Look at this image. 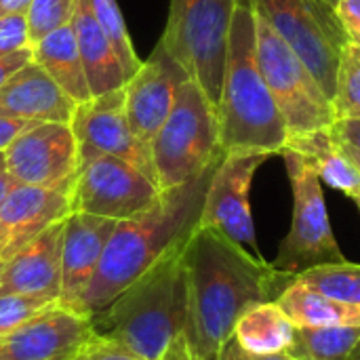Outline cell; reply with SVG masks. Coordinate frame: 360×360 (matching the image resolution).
Here are the masks:
<instances>
[{
    "instance_id": "1",
    "label": "cell",
    "mask_w": 360,
    "mask_h": 360,
    "mask_svg": "<svg viewBox=\"0 0 360 360\" xmlns=\"http://www.w3.org/2000/svg\"><path fill=\"white\" fill-rule=\"evenodd\" d=\"M186 327L194 360H217L238 319L253 306L276 302L297 278L276 270L226 234L198 226L184 247Z\"/></svg>"
},
{
    "instance_id": "2",
    "label": "cell",
    "mask_w": 360,
    "mask_h": 360,
    "mask_svg": "<svg viewBox=\"0 0 360 360\" xmlns=\"http://www.w3.org/2000/svg\"><path fill=\"white\" fill-rule=\"evenodd\" d=\"M217 162L196 179L165 190L160 200L143 215L116 224L97 272L74 312L86 319L95 316L120 291L190 238L200 224L207 188Z\"/></svg>"
},
{
    "instance_id": "3",
    "label": "cell",
    "mask_w": 360,
    "mask_h": 360,
    "mask_svg": "<svg viewBox=\"0 0 360 360\" xmlns=\"http://www.w3.org/2000/svg\"><path fill=\"white\" fill-rule=\"evenodd\" d=\"M224 152L255 150L276 156L289 139L283 114L255 55V17L249 0H236L217 103Z\"/></svg>"
},
{
    "instance_id": "4",
    "label": "cell",
    "mask_w": 360,
    "mask_h": 360,
    "mask_svg": "<svg viewBox=\"0 0 360 360\" xmlns=\"http://www.w3.org/2000/svg\"><path fill=\"white\" fill-rule=\"evenodd\" d=\"M184 245L91 316L93 331L141 360H158L186 327Z\"/></svg>"
},
{
    "instance_id": "5",
    "label": "cell",
    "mask_w": 360,
    "mask_h": 360,
    "mask_svg": "<svg viewBox=\"0 0 360 360\" xmlns=\"http://www.w3.org/2000/svg\"><path fill=\"white\" fill-rule=\"evenodd\" d=\"M150 154L162 192L196 179L224 156L217 110L194 80L179 89L171 114L150 141Z\"/></svg>"
},
{
    "instance_id": "6",
    "label": "cell",
    "mask_w": 360,
    "mask_h": 360,
    "mask_svg": "<svg viewBox=\"0 0 360 360\" xmlns=\"http://www.w3.org/2000/svg\"><path fill=\"white\" fill-rule=\"evenodd\" d=\"M236 0H171L158 42L186 68L209 101L219 103Z\"/></svg>"
},
{
    "instance_id": "7",
    "label": "cell",
    "mask_w": 360,
    "mask_h": 360,
    "mask_svg": "<svg viewBox=\"0 0 360 360\" xmlns=\"http://www.w3.org/2000/svg\"><path fill=\"white\" fill-rule=\"evenodd\" d=\"M253 17L257 63L283 114L289 137L333 127L338 120L333 101L316 76L255 8Z\"/></svg>"
},
{
    "instance_id": "8",
    "label": "cell",
    "mask_w": 360,
    "mask_h": 360,
    "mask_svg": "<svg viewBox=\"0 0 360 360\" xmlns=\"http://www.w3.org/2000/svg\"><path fill=\"white\" fill-rule=\"evenodd\" d=\"M281 156L285 160L293 192V213L291 228L281 243L276 259L270 264L281 272L297 276L316 266L346 262L329 221L323 181L316 171L300 152L291 148H285Z\"/></svg>"
},
{
    "instance_id": "9",
    "label": "cell",
    "mask_w": 360,
    "mask_h": 360,
    "mask_svg": "<svg viewBox=\"0 0 360 360\" xmlns=\"http://www.w3.org/2000/svg\"><path fill=\"white\" fill-rule=\"evenodd\" d=\"M251 6L304 59L333 99L338 65L348 38L327 0H249Z\"/></svg>"
},
{
    "instance_id": "10",
    "label": "cell",
    "mask_w": 360,
    "mask_h": 360,
    "mask_svg": "<svg viewBox=\"0 0 360 360\" xmlns=\"http://www.w3.org/2000/svg\"><path fill=\"white\" fill-rule=\"evenodd\" d=\"M162 196L156 179L116 156H97L78 167L72 211L127 221L150 211Z\"/></svg>"
},
{
    "instance_id": "11",
    "label": "cell",
    "mask_w": 360,
    "mask_h": 360,
    "mask_svg": "<svg viewBox=\"0 0 360 360\" xmlns=\"http://www.w3.org/2000/svg\"><path fill=\"white\" fill-rule=\"evenodd\" d=\"M270 158L266 152L255 150H230L224 152L217 162L200 215L205 228H213L234 243L251 249L253 255L262 257L255 240V226L251 215V186L257 169Z\"/></svg>"
},
{
    "instance_id": "12",
    "label": "cell",
    "mask_w": 360,
    "mask_h": 360,
    "mask_svg": "<svg viewBox=\"0 0 360 360\" xmlns=\"http://www.w3.org/2000/svg\"><path fill=\"white\" fill-rule=\"evenodd\" d=\"M78 146L65 122H34L4 150V171L15 184L36 188H74Z\"/></svg>"
},
{
    "instance_id": "13",
    "label": "cell",
    "mask_w": 360,
    "mask_h": 360,
    "mask_svg": "<svg viewBox=\"0 0 360 360\" xmlns=\"http://www.w3.org/2000/svg\"><path fill=\"white\" fill-rule=\"evenodd\" d=\"M72 133L80 165L97 156H116L156 179L150 146L141 143L124 112V86L78 103L72 116Z\"/></svg>"
},
{
    "instance_id": "14",
    "label": "cell",
    "mask_w": 360,
    "mask_h": 360,
    "mask_svg": "<svg viewBox=\"0 0 360 360\" xmlns=\"http://www.w3.org/2000/svg\"><path fill=\"white\" fill-rule=\"evenodd\" d=\"M192 80L186 68L156 44L152 55L141 61L139 70L124 82V112L135 137L150 146L167 116L171 114L179 89Z\"/></svg>"
},
{
    "instance_id": "15",
    "label": "cell",
    "mask_w": 360,
    "mask_h": 360,
    "mask_svg": "<svg viewBox=\"0 0 360 360\" xmlns=\"http://www.w3.org/2000/svg\"><path fill=\"white\" fill-rule=\"evenodd\" d=\"M93 333L91 319L57 302L0 338V360H72Z\"/></svg>"
},
{
    "instance_id": "16",
    "label": "cell",
    "mask_w": 360,
    "mask_h": 360,
    "mask_svg": "<svg viewBox=\"0 0 360 360\" xmlns=\"http://www.w3.org/2000/svg\"><path fill=\"white\" fill-rule=\"evenodd\" d=\"M72 213L70 188H36L15 184L0 205V262Z\"/></svg>"
},
{
    "instance_id": "17",
    "label": "cell",
    "mask_w": 360,
    "mask_h": 360,
    "mask_svg": "<svg viewBox=\"0 0 360 360\" xmlns=\"http://www.w3.org/2000/svg\"><path fill=\"white\" fill-rule=\"evenodd\" d=\"M118 221L72 211L63 221L59 306L76 310Z\"/></svg>"
},
{
    "instance_id": "18",
    "label": "cell",
    "mask_w": 360,
    "mask_h": 360,
    "mask_svg": "<svg viewBox=\"0 0 360 360\" xmlns=\"http://www.w3.org/2000/svg\"><path fill=\"white\" fill-rule=\"evenodd\" d=\"M65 221V219H63ZM63 221L21 247L0 266V295H34L59 302Z\"/></svg>"
},
{
    "instance_id": "19",
    "label": "cell",
    "mask_w": 360,
    "mask_h": 360,
    "mask_svg": "<svg viewBox=\"0 0 360 360\" xmlns=\"http://www.w3.org/2000/svg\"><path fill=\"white\" fill-rule=\"evenodd\" d=\"M76 101L34 61L15 72L0 86V118L25 122H72Z\"/></svg>"
},
{
    "instance_id": "20",
    "label": "cell",
    "mask_w": 360,
    "mask_h": 360,
    "mask_svg": "<svg viewBox=\"0 0 360 360\" xmlns=\"http://www.w3.org/2000/svg\"><path fill=\"white\" fill-rule=\"evenodd\" d=\"M72 27H74V36H76V44H78V53L82 59L91 95L97 97V95L122 89L127 82L124 68L112 42L108 40V36L103 34V30L91 15L84 0H76L74 4Z\"/></svg>"
},
{
    "instance_id": "21",
    "label": "cell",
    "mask_w": 360,
    "mask_h": 360,
    "mask_svg": "<svg viewBox=\"0 0 360 360\" xmlns=\"http://www.w3.org/2000/svg\"><path fill=\"white\" fill-rule=\"evenodd\" d=\"M285 148L300 152L316 171L319 179L329 188L346 194L348 198L360 194V171L344 150L342 141L331 131V127L289 137Z\"/></svg>"
},
{
    "instance_id": "22",
    "label": "cell",
    "mask_w": 360,
    "mask_h": 360,
    "mask_svg": "<svg viewBox=\"0 0 360 360\" xmlns=\"http://www.w3.org/2000/svg\"><path fill=\"white\" fill-rule=\"evenodd\" d=\"M32 61L38 63L72 101L84 103L93 97L84 76L72 21L34 42Z\"/></svg>"
},
{
    "instance_id": "23",
    "label": "cell",
    "mask_w": 360,
    "mask_h": 360,
    "mask_svg": "<svg viewBox=\"0 0 360 360\" xmlns=\"http://www.w3.org/2000/svg\"><path fill=\"white\" fill-rule=\"evenodd\" d=\"M295 329L293 321L276 302H264L238 319L232 340L249 354H278L291 350Z\"/></svg>"
},
{
    "instance_id": "24",
    "label": "cell",
    "mask_w": 360,
    "mask_h": 360,
    "mask_svg": "<svg viewBox=\"0 0 360 360\" xmlns=\"http://www.w3.org/2000/svg\"><path fill=\"white\" fill-rule=\"evenodd\" d=\"M295 327H360V306L327 297L302 281H293L276 300Z\"/></svg>"
},
{
    "instance_id": "25",
    "label": "cell",
    "mask_w": 360,
    "mask_h": 360,
    "mask_svg": "<svg viewBox=\"0 0 360 360\" xmlns=\"http://www.w3.org/2000/svg\"><path fill=\"white\" fill-rule=\"evenodd\" d=\"M360 327H297L289 354L295 360H354Z\"/></svg>"
},
{
    "instance_id": "26",
    "label": "cell",
    "mask_w": 360,
    "mask_h": 360,
    "mask_svg": "<svg viewBox=\"0 0 360 360\" xmlns=\"http://www.w3.org/2000/svg\"><path fill=\"white\" fill-rule=\"evenodd\" d=\"M297 281L338 302L360 306V266L352 262L325 264L297 274Z\"/></svg>"
},
{
    "instance_id": "27",
    "label": "cell",
    "mask_w": 360,
    "mask_h": 360,
    "mask_svg": "<svg viewBox=\"0 0 360 360\" xmlns=\"http://www.w3.org/2000/svg\"><path fill=\"white\" fill-rule=\"evenodd\" d=\"M84 2H86L91 15L95 17V21L99 23V27L103 30V34L108 36V40L112 42V46L124 68L127 80H129L139 70L141 59L137 57V53L133 49V42H131L129 30L124 25L122 13L118 8V2L116 0H84Z\"/></svg>"
},
{
    "instance_id": "28",
    "label": "cell",
    "mask_w": 360,
    "mask_h": 360,
    "mask_svg": "<svg viewBox=\"0 0 360 360\" xmlns=\"http://www.w3.org/2000/svg\"><path fill=\"white\" fill-rule=\"evenodd\" d=\"M333 110L338 120L352 118L360 120V46L348 42L342 51L335 91H333Z\"/></svg>"
},
{
    "instance_id": "29",
    "label": "cell",
    "mask_w": 360,
    "mask_h": 360,
    "mask_svg": "<svg viewBox=\"0 0 360 360\" xmlns=\"http://www.w3.org/2000/svg\"><path fill=\"white\" fill-rule=\"evenodd\" d=\"M76 0H32L27 6L30 42H38L53 30L72 21Z\"/></svg>"
},
{
    "instance_id": "30",
    "label": "cell",
    "mask_w": 360,
    "mask_h": 360,
    "mask_svg": "<svg viewBox=\"0 0 360 360\" xmlns=\"http://www.w3.org/2000/svg\"><path fill=\"white\" fill-rule=\"evenodd\" d=\"M57 304V300L49 297H34V295H17L6 293L0 295V338L17 329L21 323L38 314L40 310Z\"/></svg>"
},
{
    "instance_id": "31",
    "label": "cell",
    "mask_w": 360,
    "mask_h": 360,
    "mask_svg": "<svg viewBox=\"0 0 360 360\" xmlns=\"http://www.w3.org/2000/svg\"><path fill=\"white\" fill-rule=\"evenodd\" d=\"M30 46L32 42H30V27H27V11L0 17V57Z\"/></svg>"
},
{
    "instance_id": "32",
    "label": "cell",
    "mask_w": 360,
    "mask_h": 360,
    "mask_svg": "<svg viewBox=\"0 0 360 360\" xmlns=\"http://www.w3.org/2000/svg\"><path fill=\"white\" fill-rule=\"evenodd\" d=\"M72 360H141L137 359L133 352H129L124 346L101 338L97 333H93V338L76 352V356Z\"/></svg>"
},
{
    "instance_id": "33",
    "label": "cell",
    "mask_w": 360,
    "mask_h": 360,
    "mask_svg": "<svg viewBox=\"0 0 360 360\" xmlns=\"http://www.w3.org/2000/svg\"><path fill=\"white\" fill-rule=\"evenodd\" d=\"M335 15L348 42L360 46V0H340L335 4Z\"/></svg>"
},
{
    "instance_id": "34",
    "label": "cell",
    "mask_w": 360,
    "mask_h": 360,
    "mask_svg": "<svg viewBox=\"0 0 360 360\" xmlns=\"http://www.w3.org/2000/svg\"><path fill=\"white\" fill-rule=\"evenodd\" d=\"M30 61H32V46H30V49L15 51V53H8V55H2V57H0V86H2L15 72H19L23 65H27Z\"/></svg>"
},
{
    "instance_id": "35",
    "label": "cell",
    "mask_w": 360,
    "mask_h": 360,
    "mask_svg": "<svg viewBox=\"0 0 360 360\" xmlns=\"http://www.w3.org/2000/svg\"><path fill=\"white\" fill-rule=\"evenodd\" d=\"M331 131L335 133V137L342 143H346V146H350V148L360 152V120H352V118L335 120Z\"/></svg>"
},
{
    "instance_id": "36",
    "label": "cell",
    "mask_w": 360,
    "mask_h": 360,
    "mask_svg": "<svg viewBox=\"0 0 360 360\" xmlns=\"http://www.w3.org/2000/svg\"><path fill=\"white\" fill-rule=\"evenodd\" d=\"M30 124L34 122H25V120H15V118H0V152H4L13 139L23 133Z\"/></svg>"
},
{
    "instance_id": "37",
    "label": "cell",
    "mask_w": 360,
    "mask_h": 360,
    "mask_svg": "<svg viewBox=\"0 0 360 360\" xmlns=\"http://www.w3.org/2000/svg\"><path fill=\"white\" fill-rule=\"evenodd\" d=\"M158 360H194L192 359V352H190V346H188V342H186V338H184V333L177 335V338L169 344V348L162 352V356Z\"/></svg>"
},
{
    "instance_id": "38",
    "label": "cell",
    "mask_w": 360,
    "mask_h": 360,
    "mask_svg": "<svg viewBox=\"0 0 360 360\" xmlns=\"http://www.w3.org/2000/svg\"><path fill=\"white\" fill-rule=\"evenodd\" d=\"M228 348H230V354L232 360H295L289 352H278V354H264V356H257V354H249L245 350L238 348V344L234 340L228 342Z\"/></svg>"
},
{
    "instance_id": "39",
    "label": "cell",
    "mask_w": 360,
    "mask_h": 360,
    "mask_svg": "<svg viewBox=\"0 0 360 360\" xmlns=\"http://www.w3.org/2000/svg\"><path fill=\"white\" fill-rule=\"evenodd\" d=\"M30 4H32V0H0V17L19 13V11H27Z\"/></svg>"
},
{
    "instance_id": "40",
    "label": "cell",
    "mask_w": 360,
    "mask_h": 360,
    "mask_svg": "<svg viewBox=\"0 0 360 360\" xmlns=\"http://www.w3.org/2000/svg\"><path fill=\"white\" fill-rule=\"evenodd\" d=\"M15 186V181L11 179V175L4 171L2 175H0V205H2V200L6 198V194L11 192V188Z\"/></svg>"
},
{
    "instance_id": "41",
    "label": "cell",
    "mask_w": 360,
    "mask_h": 360,
    "mask_svg": "<svg viewBox=\"0 0 360 360\" xmlns=\"http://www.w3.org/2000/svg\"><path fill=\"white\" fill-rule=\"evenodd\" d=\"M342 146H344V150L348 152V156L352 158V162L356 165V169L360 171V152L359 150H354V148H350V146H346V143H342Z\"/></svg>"
},
{
    "instance_id": "42",
    "label": "cell",
    "mask_w": 360,
    "mask_h": 360,
    "mask_svg": "<svg viewBox=\"0 0 360 360\" xmlns=\"http://www.w3.org/2000/svg\"><path fill=\"white\" fill-rule=\"evenodd\" d=\"M217 360H232V354H230V348H228V344H226L224 352L219 354V359H217Z\"/></svg>"
},
{
    "instance_id": "43",
    "label": "cell",
    "mask_w": 360,
    "mask_h": 360,
    "mask_svg": "<svg viewBox=\"0 0 360 360\" xmlns=\"http://www.w3.org/2000/svg\"><path fill=\"white\" fill-rule=\"evenodd\" d=\"M4 173V152H0V175Z\"/></svg>"
},
{
    "instance_id": "44",
    "label": "cell",
    "mask_w": 360,
    "mask_h": 360,
    "mask_svg": "<svg viewBox=\"0 0 360 360\" xmlns=\"http://www.w3.org/2000/svg\"><path fill=\"white\" fill-rule=\"evenodd\" d=\"M352 200H354V202H356V207H359V211H360V194H359V196H354V198H352Z\"/></svg>"
},
{
    "instance_id": "45",
    "label": "cell",
    "mask_w": 360,
    "mask_h": 360,
    "mask_svg": "<svg viewBox=\"0 0 360 360\" xmlns=\"http://www.w3.org/2000/svg\"><path fill=\"white\" fill-rule=\"evenodd\" d=\"M327 2H329V4H333V6H335V4H338V2H340V0H327Z\"/></svg>"
},
{
    "instance_id": "46",
    "label": "cell",
    "mask_w": 360,
    "mask_h": 360,
    "mask_svg": "<svg viewBox=\"0 0 360 360\" xmlns=\"http://www.w3.org/2000/svg\"><path fill=\"white\" fill-rule=\"evenodd\" d=\"M354 360H360V350H359V354H356V356H354Z\"/></svg>"
},
{
    "instance_id": "47",
    "label": "cell",
    "mask_w": 360,
    "mask_h": 360,
    "mask_svg": "<svg viewBox=\"0 0 360 360\" xmlns=\"http://www.w3.org/2000/svg\"><path fill=\"white\" fill-rule=\"evenodd\" d=\"M0 266H2V262H0Z\"/></svg>"
}]
</instances>
